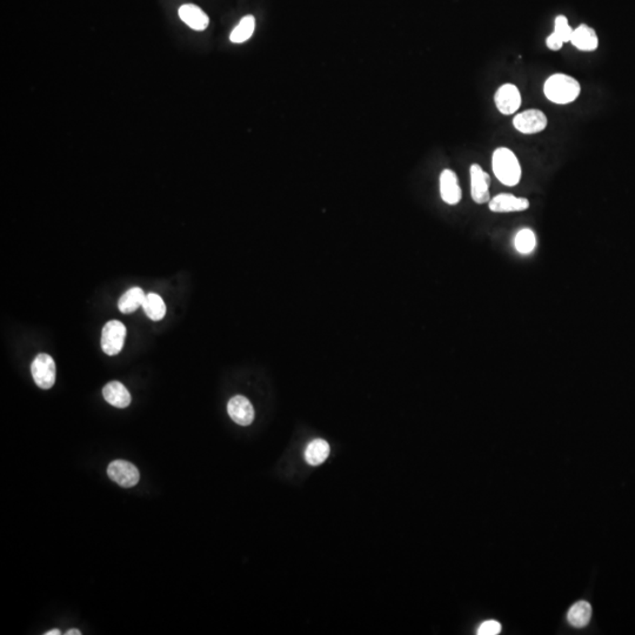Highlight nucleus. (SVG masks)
<instances>
[{"label": "nucleus", "mask_w": 635, "mask_h": 635, "mask_svg": "<svg viewBox=\"0 0 635 635\" xmlns=\"http://www.w3.org/2000/svg\"><path fill=\"white\" fill-rule=\"evenodd\" d=\"M492 167L496 179L506 186H515L522 179V166L518 157L507 147H499L493 152Z\"/></svg>", "instance_id": "f03ea898"}, {"label": "nucleus", "mask_w": 635, "mask_h": 635, "mask_svg": "<svg viewBox=\"0 0 635 635\" xmlns=\"http://www.w3.org/2000/svg\"><path fill=\"white\" fill-rule=\"evenodd\" d=\"M514 245H515V249L518 250L519 253H532L536 247V233L532 230H529V228H524L522 231L518 232V235H517L515 240H514Z\"/></svg>", "instance_id": "aec40b11"}, {"label": "nucleus", "mask_w": 635, "mask_h": 635, "mask_svg": "<svg viewBox=\"0 0 635 635\" xmlns=\"http://www.w3.org/2000/svg\"><path fill=\"white\" fill-rule=\"evenodd\" d=\"M254 29H256V19L253 15H246L232 31L230 34V41L235 44L245 43L253 36Z\"/></svg>", "instance_id": "a211bd4d"}, {"label": "nucleus", "mask_w": 635, "mask_h": 635, "mask_svg": "<svg viewBox=\"0 0 635 635\" xmlns=\"http://www.w3.org/2000/svg\"><path fill=\"white\" fill-rule=\"evenodd\" d=\"M470 195L477 204H486L491 200L489 195V184L491 178L482 169L479 164L470 166Z\"/></svg>", "instance_id": "0eeeda50"}, {"label": "nucleus", "mask_w": 635, "mask_h": 635, "mask_svg": "<svg viewBox=\"0 0 635 635\" xmlns=\"http://www.w3.org/2000/svg\"><path fill=\"white\" fill-rule=\"evenodd\" d=\"M564 44H565V43H564L554 32L550 34L547 39H546V45H547V48H550V50H552V51H559V50H561L562 45Z\"/></svg>", "instance_id": "5701e85b"}, {"label": "nucleus", "mask_w": 635, "mask_h": 635, "mask_svg": "<svg viewBox=\"0 0 635 635\" xmlns=\"http://www.w3.org/2000/svg\"><path fill=\"white\" fill-rule=\"evenodd\" d=\"M330 456V445L323 439H316L306 448L305 459L311 466H318Z\"/></svg>", "instance_id": "f3484780"}, {"label": "nucleus", "mask_w": 635, "mask_h": 635, "mask_svg": "<svg viewBox=\"0 0 635 635\" xmlns=\"http://www.w3.org/2000/svg\"><path fill=\"white\" fill-rule=\"evenodd\" d=\"M581 86L575 78L564 74H553L545 81L543 93L550 102L559 105L573 103L580 96Z\"/></svg>", "instance_id": "f257e3e1"}, {"label": "nucleus", "mask_w": 635, "mask_h": 635, "mask_svg": "<svg viewBox=\"0 0 635 635\" xmlns=\"http://www.w3.org/2000/svg\"><path fill=\"white\" fill-rule=\"evenodd\" d=\"M145 298H146V294L140 287H132L126 291L125 293L120 297L118 301V309L125 314L134 312L139 309L140 306L144 305Z\"/></svg>", "instance_id": "2eb2a0df"}, {"label": "nucleus", "mask_w": 635, "mask_h": 635, "mask_svg": "<svg viewBox=\"0 0 635 635\" xmlns=\"http://www.w3.org/2000/svg\"><path fill=\"white\" fill-rule=\"evenodd\" d=\"M67 635H81V631L78 629H70L67 631Z\"/></svg>", "instance_id": "393cba45"}, {"label": "nucleus", "mask_w": 635, "mask_h": 635, "mask_svg": "<svg viewBox=\"0 0 635 635\" xmlns=\"http://www.w3.org/2000/svg\"><path fill=\"white\" fill-rule=\"evenodd\" d=\"M62 631H58V629H53V631H46L45 635H60Z\"/></svg>", "instance_id": "b1692460"}, {"label": "nucleus", "mask_w": 635, "mask_h": 635, "mask_svg": "<svg viewBox=\"0 0 635 635\" xmlns=\"http://www.w3.org/2000/svg\"><path fill=\"white\" fill-rule=\"evenodd\" d=\"M547 117L538 109L524 111L513 118L514 129L524 134H536L547 127Z\"/></svg>", "instance_id": "39448f33"}, {"label": "nucleus", "mask_w": 635, "mask_h": 635, "mask_svg": "<svg viewBox=\"0 0 635 635\" xmlns=\"http://www.w3.org/2000/svg\"><path fill=\"white\" fill-rule=\"evenodd\" d=\"M32 377L38 387L43 389H51L55 382V363L51 356L41 353L36 356L31 365Z\"/></svg>", "instance_id": "20e7f679"}, {"label": "nucleus", "mask_w": 635, "mask_h": 635, "mask_svg": "<svg viewBox=\"0 0 635 635\" xmlns=\"http://www.w3.org/2000/svg\"><path fill=\"white\" fill-rule=\"evenodd\" d=\"M179 17L183 22L195 31H204L209 24V15L195 4H185L179 8Z\"/></svg>", "instance_id": "ddd939ff"}, {"label": "nucleus", "mask_w": 635, "mask_h": 635, "mask_svg": "<svg viewBox=\"0 0 635 635\" xmlns=\"http://www.w3.org/2000/svg\"><path fill=\"white\" fill-rule=\"evenodd\" d=\"M571 44L580 51H595L599 46V38L594 29L586 24H581L573 31Z\"/></svg>", "instance_id": "f8f14e48"}, {"label": "nucleus", "mask_w": 635, "mask_h": 635, "mask_svg": "<svg viewBox=\"0 0 635 635\" xmlns=\"http://www.w3.org/2000/svg\"><path fill=\"white\" fill-rule=\"evenodd\" d=\"M494 103L499 112L510 116L519 110L522 105V95L519 88L513 84H505L496 90Z\"/></svg>", "instance_id": "6e6552de"}, {"label": "nucleus", "mask_w": 635, "mask_h": 635, "mask_svg": "<svg viewBox=\"0 0 635 635\" xmlns=\"http://www.w3.org/2000/svg\"><path fill=\"white\" fill-rule=\"evenodd\" d=\"M501 631V624L496 620H489L482 622L480 627L477 628L479 635H496Z\"/></svg>", "instance_id": "4be33fe9"}, {"label": "nucleus", "mask_w": 635, "mask_h": 635, "mask_svg": "<svg viewBox=\"0 0 635 635\" xmlns=\"http://www.w3.org/2000/svg\"><path fill=\"white\" fill-rule=\"evenodd\" d=\"M104 399L114 407L125 408L131 404V394L122 382H111L103 389Z\"/></svg>", "instance_id": "4468645a"}, {"label": "nucleus", "mask_w": 635, "mask_h": 635, "mask_svg": "<svg viewBox=\"0 0 635 635\" xmlns=\"http://www.w3.org/2000/svg\"><path fill=\"white\" fill-rule=\"evenodd\" d=\"M592 617V606L589 602L578 601L569 608L567 620L575 628H584L589 624Z\"/></svg>", "instance_id": "dca6fc26"}, {"label": "nucleus", "mask_w": 635, "mask_h": 635, "mask_svg": "<svg viewBox=\"0 0 635 635\" xmlns=\"http://www.w3.org/2000/svg\"><path fill=\"white\" fill-rule=\"evenodd\" d=\"M107 474L111 480L126 489H131L139 482V470L133 463L125 460H114L107 467Z\"/></svg>", "instance_id": "423d86ee"}, {"label": "nucleus", "mask_w": 635, "mask_h": 635, "mask_svg": "<svg viewBox=\"0 0 635 635\" xmlns=\"http://www.w3.org/2000/svg\"><path fill=\"white\" fill-rule=\"evenodd\" d=\"M440 195L441 199L448 205H456L461 200L463 193L454 171L447 169L441 172Z\"/></svg>", "instance_id": "9b49d317"}, {"label": "nucleus", "mask_w": 635, "mask_h": 635, "mask_svg": "<svg viewBox=\"0 0 635 635\" xmlns=\"http://www.w3.org/2000/svg\"><path fill=\"white\" fill-rule=\"evenodd\" d=\"M228 415L240 426H249L254 420V408L250 400L243 396H235L228 401Z\"/></svg>", "instance_id": "1a4fd4ad"}, {"label": "nucleus", "mask_w": 635, "mask_h": 635, "mask_svg": "<svg viewBox=\"0 0 635 635\" xmlns=\"http://www.w3.org/2000/svg\"><path fill=\"white\" fill-rule=\"evenodd\" d=\"M573 31L574 29L569 26L568 20L565 15H558L554 22V34L561 39L564 43H571L572 39Z\"/></svg>", "instance_id": "412c9836"}, {"label": "nucleus", "mask_w": 635, "mask_h": 635, "mask_svg": "<svg viewBox=\"0 0 635 635\" xmlns=\"http://www.w3.org/2000/svg\"><path fill=\"white\" fill-rule=\"evenodd\" d=\"M125 338V325L119 320H111L103 328L102 349L107 356H117L124 347Z\"/></svg>", "instance_id": "7ed1b4c3"}, {"label": "nucleus", "mask_w": 635, "mask_h": 635, "mask_svg": "<svg viewBox=\"0 0 635 635\" xmlns=\"http://www.w3.org/2000/svg\"><path fill=\"white\" fill-rule=\"evenodd\" d=\"M489 209L496 214H510L522 212L529 209V199L520 198L508 193H501L491 199L489 202Z\"/></svg>", "instance_id": "9d476101"}, {"label": "nucleus", "mask_w": 635, "mask_h": 635, "mask_svg": "<svg viewBox=\"0 0 635 635\" xmlns=\"http://www.w3.org/2000/svg\"><path fill=\"white\" fill-rule=\"evenodd\" d=\"M144 312L153 321L162 320L166 314V305L162 297L157 293L146 294L143 305Z\"/></svg>", "instance_id": "6ab92c4d"}]
</instances>
